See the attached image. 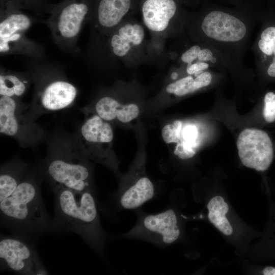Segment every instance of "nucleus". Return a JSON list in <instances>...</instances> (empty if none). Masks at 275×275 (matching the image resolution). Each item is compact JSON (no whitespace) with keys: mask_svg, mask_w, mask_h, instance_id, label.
Returning <instances> with one entry per match:
<instances>
[{"mask_svg":"<svg viewBox=\"0 0 275 275\" xmlns=\"http://www.w3.org/2000/svg\"><path fill=\"white\" fill-rule=\"evenodd\" d=\"M262 115L265 122L271 123L275 121V93L268 92L264 96Z\"/></svg>","mask_w":275,"mask_h":275,"instance_id":"23","label":"nucleus"},{"mask_svg":"<svg viewBox=\"0 0 275 275\" xmlns=\"http://www.w3.org/2000/svg\"><path fill=\"white\" fill-rule=\"evenodd\" d=\"M40 183L38 176L28 172L12 194L0 202L1 225L34 244L51 232L52 221L45 208Z\"/></svg>","mask_w":275,"mask_h":275,"instance_id":"2","label":"nucleus"},{"mask_svg":"<svg viewBox=\"0 0 275 275\" xmlns=\"http://www.w3.org/2000/svg\"><path fill=\"white\" fill-rule=\"evenodd\" d=\"M28 171L27 163L19 160H14L1 166L0 202L12 194Z\"/></svg>","mask_w":275,"mask_h":275,"instance_id":"16","label":"nucleus"},{"mask_svg":"<svg viewBox=\"0 0 275 275\" xmlns=\"http://www.w3.org/2000/svg\"><path fill=\"white\" fill-rule=\"evenodd\" d=\"M239 157L242 164L257 171H265L270 167L274 151L268 133L256 128H246L239 134L237 142Z\"/></svg>","mask_w":275,"mask_h":275,"instance_id":"7","label":"nucleus"},{"mask_svg":"<svg viewBox=\"0 0 275 275\" xmlns=\"http://www.w3.org/2000/svg\"><path fill=\"white\" fill-rule=\"evenodd\" d=\"M52 189L55 211L51 232L75 233L95 251L102 252L104 235L93 192L62 187Z\"/></svg>","mask_w":275,"mask_h":275,"instance_id":"3","label":"nucleus"},{"mask_svg":"<svg viewBox=\"0 0 275 275\" xmlns=\"http://www.w3.org/2000/svg\"><path fill=\"white\" fill-rule=\"evenodd\" d=\"M180 59L186 65L202 62L208 63L211 67L230 70L226 62L217 51L202 44L190 47L182 53Z\"/></svg>","mask_w":275,"mask_h":275,"instance_id":"18","label":"nucleus"},{"mask_svg":"<svg viewBox=\"0 0 275 275\" xmlns=\"http://www.w3.org/2000/svg\"><path fill=\"white\" fill-rule=\"evenodd\" d=\"M266 73L268 76L275 78V57L272 58L266 69Z\"/></svg>","mask_w":275,"mask_h":275,"instance_id":"27","label":"nucleus"},{"mask_svg":"<svg viewBox=\"0 0 275 275\" xmlns=\"http://www.w3.org/2000/svg\"><path fill=\"white\" fill-rule=\"evenodd\" d=\"M264 275H275V267L273 266H266L262 270Z\"/></svg>","mask_w":275,"mask_h":275,"instance_id":"28","label":"nucleus"},{"mask_svg":"<svg viewBox=\"0 0 275 275\" xmlns=\"http://www.w3.org/2000/svg\"><path fill=\"white\" fill-rule=\"evenodd\" d=\"M1 269L23 275L47 274L34 244L21 237L1 235Z\"/></svg>","mask_w":275,"mask_h":275,"instance_id":"5","label":"nucleus"},{"mask_svg":"<svg viewBox=\"0 0 275 275\" xmlns=\"http://www.w3.org/2000/svg\"><path fill=\"white\" fill-rule=\"evenodd\" d=\"M113 138L110 124L95 114L88 118L80 127L76 145L87 158L113 168L114 163L108 154Z\"/></svg>","mask_w":275,"mask_h":275,"instance_id":"6","label":"nucleus"},{"mask_svg":"<svg viewBox=\"0 0 275 275\" xmlns=\"http://www.w3.org/2000/svg\"><path fill=\"white\" fill-rule=\"evenodd\" d=\"M255 22L253 17L228 11L206 12L197 25L199 43L217 51L230 70L245 69L244 56L248 48Z\"/></svg>","mask_w":275,"mask_h":275,"instance_id":"1","label":"nucleus"},{"mask_svg":"<svg viewBox=\"0 0 275 275\" xmlns=\"http://www.w3.org/2000/svg\"><path fill=\"white\" fill-rule=\"evenodd\" d=\"M88 12L87 5L73 2L64 6L48 22L53 38L60 47L74 45Z\"/></svg>","mask_w":275,"mask_h":275,"instance_id":"9","label":"nucleus"},{"mask_svg":"<svg viewBox=\"0 0 275 275\" xmlns=\"http://www.w3.org/2000/svg\"><path fill=\"white\" fill-rule=\"evenodd\" d=\"M210 67H211L207 63L197 62L186 65V72L188 75L197 76Z\"/></svg>","mask_w":275,"mask_h":275,"instance_id":"26","label":"nucleus"},{"mask_svg":"<svg viewBox=\"0 0 275 275\" xmlns=\"http://www.w3.org/2000/svg\"><path fill=\"white\" fill-rule=\"evenodd\" d=\"M131 0H101L98 8V21L102 27L117 25L130 7Z\"/></svg>","mask_w":275,"mask_h":275,"instance_id":"17","label":"nucleus"},{"mask_svg":"<svg viewBox=\"0 0 275 275\" xmlns=\"http://www.w3.org/2000/svg\"><path fill=\"white\" fill-rule=\"evenodd\" d=\"M28 82L13 73H2L0 75V95L17 98L21 96L27 88Z\"/></svg>","mask_w":275,"mask_h":275,"instance_id":"21","label":"nucleus"},{"mask_svg":"<svg viewBox=\"0 0 275 275\" xmlns=\"http://www.w3.org/2000/svg\"><path fill=\"white\" fill-rule=\"evenodd\" d=\"M216 198L217 201L218 202H219L221 203L225 201L224 198L221 196H216Z\"/></svg>","mask_w":275,"mask_h":275,"instance_id":"30","label":"nucleus"},{"mask_svg":"<svg viewBox=\"0 0 275 275\" xmlns=\"http://www.w3.org/2000/svg\"><path fill=\"white\" fill-rule=\"evenodd\" d=\"M212 79V72L207 70L195 76V78L189 75L172 82L167 86L166 90L168 93L183 96L208 86Z\"/></svg>","mask_w":275,"mask_h":275,"instance_id":"19","label":"nucleus"},{"mask_svg":"<svg viewBox=\"0 0 275 275\" xmlns=\"http://www.w3.org/2000/svg\"><path fill=\"white\" fill-rule=\"evenodd\" d=\"M182 128V123L179 120L164 126L161 130L162 139L167 144L179 142Z\"/></svg>","mask_w":275,"mask_h":275,"instance_id":"22","label":"nucleus"},{"mask_svg":"<svg viewBox=\"0 0 275 275\" xmlns=\"http://www.w3.org/2000/svg\"><path fill=\"white\" fill-rule=\"evenodd\" d=\"M95 110L96 115L107 122L118 120L123 123L132 121L140 113L136 104H122L110 96L99 99L95 104Z\"/></svg>","mask_w":275,"mask_h":275,"instance_id":"15","label":"nucleus"},{"mask_svg":"<svg viewBox=\"0 0 275 275\" xmlns=\"http://www.w3.org/2000/svg\"><path fill=\"white\" fill-rule=\"evenodd\" d=\"M174 153L179 158L186 159L193 157L195 155L196 151L193 148L186 144L179 142L177 144Z\"/></svg>","mask_w":275,"mask_h":275,"instance_id":"25","label":"nucleus"},{"mask_svg":"<svg viewBox=\"0 0 275 275\" xmlns=\"http://www.w3.org/2000/svg\"><path fill=\"white\" fill-rule=\"evenodd\" d=\"M180 233L175 212L169 209L143 217L128 235L168 244L176 241Z\"/></svg>","mask_w":275,"mask_h":275,"instance_id":"10","label":"nucleus"},{"mask_svg":"<svg viewBox=\"0 0 275 275\" xmlns=\"http://www.w3.org/2000/svg\"><path fill=\"white\" fill-rule=\"evenodd\" d=\"M198 135V129L195 125H186L182 128L179 142H183L193 148L197 139Z\"/></svg>","mask_w":275,"mask_h":275,"instance_id":"24","label":"nucleus"},{"mask_svg":"<svg viewBox=\"0 0 275 275\" xmlns=\"http://www.w3.org/2000/svg\"><path fill=\"white\" fill-rule=\"evenodd\" d=\"M177 10L174 0H146L142 9L144 23L151 31H163L168 26Z\"/></svg>","mask_w":275,"mask_h":275,"instance_id":"13","label":"nucleus"},{"mask_svg":"<svg viewBox=\"0 0 275 275\" xmlns=\"http://www.w3.org/2000/svg\"><path fill=\"white\" fill-rule=\"evenodd\" d=\"M20 104L17 98L0 97V132L17 139L22 144L26 143L39 128L25 121L20 113Z\"/></svg>","mask_w":275,"mask_h":275,"instance_id":"11","label":"nucleus"},{"mask_svg":"<svg viewBox=\"0 0 275 275\" xmlns=\"http://www.w3.org/2000/svg\"><path fill=\"white\" fill-rule=\"evenodd\" d=\"M178 74L177 72H174L171 74V77L173 80H175L177 78Z\"/></svg>","mask_w":275,"mask_h":275,"instance_id":"29","label":"nucleus"},{"mask_svg":"<svg viewBox=\"0 0 275 275\" xmlns=\"http://www.w3.org/2000/svg\"><path fill=\"white\" fill-rule=\"evenodd\" d=\"M51 151L45 161L43 175L52 188L62 187L92 191V173L87 158L76 145Z\"/></svg>","mask_w":275,"mask_h":275,"instance_id":"4","label":"nucleus"},{"mask_svg":"<svg viewBox=\"0 0 275 275\" xmlns=\"http://www.w3.org/2000/svg\"><path fill=\"white\" fill-rule=\"evenodd\" d=\"M31 19L21 13H12L3 17L0 21L1 55L21 53L38 56V47L25 34L32 25Z\"/></svg>","mask_w":275,"mask_h":275,"instance_id":"8","label":"nucleus"},{"mask_svg":"<svg viewBox=\"0 0 275 275\" xmlns=\"http://www.w3.org/2000/svg\"><path fill=\"white\" fill-rule=\"evenodd\" d=\"M154 188L151 181L142 176L126 186L122 187L118 195L120 206L126 209L138 208L154 196Z\"/></svg>","mask_w":275,"mask_h":275,"instance_id":"14","label":"nucleus"},{"mask_svg":"<svg viewBox=\"0 0 275 275\" xmlns=\"http://www.w3.org/2000/svg\"><path fill=\"white\" fill-rule=\"evenodd\" d=\"M257 64L264 61L268 57H275V25H268L261 30L252 45Z\"/></svg>","mask_w":275,"mask_h":275,"instance_id":"20","label":"nucleus"},{"mask_svg":"<svg viewBox=\"0 0 275 275\" xmlns=\"http://www.w3.org/2000/svg\"><path fill=\"white\" fill-rule=\"evenodd\" d=\"M77 94L76 88L63 79H54L48 82L38 94L39 105L48 111L65 108L74 101Z\"/></svg>","mask_w":275,"mask_h":275,"instance_id":"12","label":"nucleus"}]
</instances>
